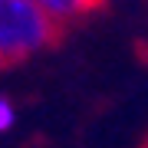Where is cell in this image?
Masks as SVG:
<instances>
[{
    "label": "cell",
    "instance_id": "3",
    "mask_svg": "<svg viewBox=\"0 0 148 148\" xmlns=\"http://www.w3.org/2000/svg\"><path fill=\"white\" fill-rule=\"evenodd\" d=\"M13 119H16V112H13V102L0 95V135L13 128Z\"/></svg>",
    "mask_w": 148,
    "mask_h": 148
},
{
    "label": "cell",
    "instance_id": "2",
    "mask_svg": "<svg viewBox=\"0 0 148 148\" xmlns=\"http://www.w3.org/2000/svg\"><path fill=\"white\" fill-rule=\"evenodd\" d=\"M36 3H40V10L46 13L49 20H56L59 27H63V23H73V20H79V16L92 13L102 0H36Z\"/></svg>",
    "mask_w": 148,
    "mask_h": 148
},
{
    "label": "cell",
    "instance_id": "1",
    "mask_svg": "<svg viewBox=\"0 0 148 148\" xmlns=\"http://www.w3.org/2000/svg\"><path fill=\"white\" fill-rule=\"evenodd\" d=\"M59 40V23L36 0H0V69L49 49Z\"/></svg>",
    "mask_w": 148,
    "mask_h": 148
}]
</instances>
